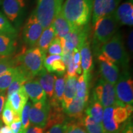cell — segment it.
Wrapping results in <instances>:
<instances>
[{"mask_svg":"<svg viewBox=\"0 0 133 133\" xmlns=\"http://www.w3.org/2000/svg\"><path fill=\"white\" fill-rule=\"evenodd\" d=\"M20 71L19 66H12L0 76V92L5 91Z\"/></svg>","mask_w":133,"mask_h":133,"instance_id":"83f0119b","label":"cell"},{"mask_svg":"<svg viewBox=\"0 0 133 133\" xmlns=\"http://www.w3.org/2000/svg\"><path fill=\"white\" fill-rule=\"evenodd\" d=\"M64 133H88L85 128L83 125L82 120H71L66 121L65 124Z\"/></svg>","mask_w":133,"mask_h":133,"instance_id":"1f68e13d","label":"cell"},{"mask_svg":"<svg viewBox=\"0 0 133 133\" xmlns=\"http://www.w3.org/2000/svg\"><path fill=\"white\" fill-rule=\"evenodd\" d=\"M121 133H133L132 123L130 121V119H129L128 122H127V123H126L124 126Z\"/></svg>","mask_w":133,"mask_h":133,"instance_id":"7bdbcfd3","label":"cell"},{"mask_svg":"<svg viewBox=\"0 0 133 133\" xmlns=\"http://www.w3.org/2000/svg\"><path fill=\"white\" fill-rule=\"evenodd\" d=\"M97 55L100 73L102 77V78L115 85L119 75L118 66L102 53L100 52Z\"/></svg>","mask_w":133,"mask_h":133,"instance_id":"8fae6325","label":"cell"},{"mask_svg":"<svg viewBox=\"0 0 133 133\" xmlns=\"http://www.w3.org/2000/svg\"><path fill=\"white\" fill-rule=\"evenodd\" d=\"M81 57V66L83 71V75L91 79V72L93 68L92 56L91 53L90 43L86 40L79 50Z\"/></svg>","mask_w":133,"mask_h":133,"instance_id":"e0dca14e","label":"cell"},{"mask_svg":"<svg viewBox=\"0 0 133 133\" xmlns=\"http://www.w3.org/2000/svg\"><path fill=\"white\" fill-rule=\"evenodd\" d=\"M114 15L118 24L123 25L132 26L133 25V2L128 0L121 4L115 11Z\"/></svg>","mask_w":133,"mask_h":133,"instance_id":"9a60e30c","label":"cell"},{"mask_svg":"<svg viewBox=\"0 0 133 133\" xmlns=\"http://www.w3.org/2000/svg\"><path fill=\"white\" fill-rule=\"evenodd\" d=\"M128 45L129 51L132 52V31H131L129 35L128 38Z\"/></svg>","mask_w":133,"mask_h":133,"instance_id":"f6af8a7d","label":"cell"},{"mask_svg":"<svg viewBox=\"0 0 133 133\" xmlns=\"http://www.w3.org/2000/svg\"><path fill=\"white\" fill-rule=\"evenodd\" d=\"M66 121L64 123H55L49 126V127L45 128L47 129L45 133H64L65 124Z\"/></svg>","mask_w":133,"mask_h":133,"instance_id":"8d00e7d4","label":"cell"},{"mask_svg":"<svg viewBox=\"0 0 133 133\" xmlns=\"http://www.w3.org/2000/svg\"><path fill=\"white\" fill-rule=\"evenodd\" d=\"M37 80L45 92L46 97L51 100L54 95L56 75L48 72L44 67L37 75Z\"/></svg>","mask_w":133,"mask_h":133,"instance_id":"d6986e66","label":"cell"},{"mask_svg":"<svg viewBox=\"0 0 133 133\" xmlns=\"http://www.w3.org/2000/svg\"><path fill=\"white\" fill-rule=\"evenodd\" d=\"M55 37L56 35H55L54 28L51 25L47 29H44L43 30L36 44L38 45V48H39L42 52L46 54L48 48Z\"/></svg>","mask_w":133,"mask_h":133,"instance_id":"d4e9b609","label":"cell"},{"mask_svg":"<svg viewBox=\"0 0 133 133\" xmlns=\"http://www.w3.org/2000/svg\"><path fill=\"white\" fill-rule=\"evenodd\" d=\"M121 0H93L92 11V24L95 23L103 17L115 12Z\"/></svg>","mask_w":133,"mask_h":133,"instance_id":"4fadbf2b","label":"cell"},{"mask_svg":"<svg viewBox=\"0 0 133 133\" xmlns=\"http://www.w3.org/2000/svg\"><path fill=\"white\" fill-rule=\"evenodd\" d=\"M3 9L10 21L15 22L22 14L25 6L24 0H3Z\"/></svg>","mask_w":133,"mask_h":133,"instance_id":"5bb4252c","label":"cell"},{"mask_svg":"<svg viewBox=\"0 0 133 133\" xmlns=\"http://www.w3.org/2000/svg\"><path fill=\"white\" fill-rule=\"evenodd\" d=\"M78 76H68L66 75L65 82L64 97L62 107L64 110L69 106L76 96V83Z\"/></svg>","mask_w":133,"mask_h":133,"instance_id":"cb8c5ba5","label":"cell"},{"mask_svg":"<svg viewBox=\"0 0 133 133\" xmlns=\"http://www.w3.org/2000/svg\"><path fill=\"white\" fill-rule=\"evenodd\" d=\"M14 38L11 36L0 35V56L5 57L14 53L16 48Z\"/></svg>","mask_w":133,"mask_h":133,"instance_id":"4316f807","label":"cell"},{"mask_svg":"<svg viewBox=\"0 0 133 133\" xmlns=\"http://www.w3.org/2000/svg\"><path fill=\"white\" fill-rule=\"evenodd\" d=\"M44 29L39 22L34 12L26 21L23 29V39L30 46L36 45Z\"/></svg>","mask_w":133,"mask_h":133,"instance_id":"9c48e42d","label":"cell"},{"mask_svg":"<svg viewBox=\"0 0 133 133\" xmlns=\"http://www.w3.org/2000/svg\"><path fill=\"white\" fill-rule=\"evenodd\" d=\"M118 24L114 13L103 17L95 23L93 45L96 54H98L101 47L116 34Z\"/></svg>","mask_w":133,"mask_h":133,"instance_id":"7a4b0ae2","label":"cell"},{"mask_svg":"<svg viewBox=\"0 0 133 133\" xmlns=\"http://www.w3.org/2000/svg\"></svg>","mask_w":133,"mask_h":133,"instance_id":"681fc988","label":"cell"},{"mask_svg":"<svg viewBox=\"0 0 133 133\" xmlns=\"http://www.w3.org/2000/svg\"><path fill=\"white\" fill-rule=\"evenodd\" d=\"M100 52L104 54L118 66H121L123 69H127L128 67L129 56L119 33L115 34L107 43L104 44L100 49Z\"/></svg>","mask_w":133,"mask_h":133,"instance_id":"3957f363","label":"cell"},{"mask_svg":"<svg viewBox=\"0 0 133 133\" xmlns=\"http://www.w3.org/2000/svg\"><path fill=\"white\" fill-rule=\"evenodd\" d=\"M31 103L30 102H27L24 109L22 111L21 115V119L22 122V130L21 133H24L30 126L29 119V112L31 106Z\"/></svg>","mask_w":133,"mask_h":133,"instance_id":"836d02e7","label":"cell"},{"mask_svg":"<svg viewBox=\"0 0 133 133\" xmlns=\"http://www.w3.org/2000/svg\"><path fill=\"white\" fill-rule=\"evenodd\" d=\"M48 52L49 55H62V50L60 43L59 38H56L53 39L49 48L48 49Z\"/></svg>","mask_w":133,"mask_h":133,"instance_id":"e575fe53","label":"cell"},{"mask_svg":"<svg viewBox=\"0 0 133 133\" xmlns=\"http://www.w3.org/2000/svg\"><path fill=\"white\" fill-rule=\"evenodd\" d=\"M0 133H12V132L9 126L5 125L2 126L0 129Z\"/></svg>","mask_w":133,"mask_h":133,"instance_id":"bcb514c9","label":"cell"},{"mask_svg":"<svg viewBox=\"0 0 133 133\" xmlns=\"http://www.w3.org/2000/svg\"><path fill=\"white\" fill-rule=\"evenodd\" d=\"M46 54L38 47L26 50L17 58L20 66L31 79L39 74L43 68V62Z\"/></svg>","mask_w":133,"mask_h":133,"instance_id":"5b68a950","label":"cell"},{"mask_svg":"<svg viewBox=\"0 0 133 133\" xmlns=\"http://www.w3.org/2000/svg\"><path fill=\"white\" fill-rule=\"evenodd\" d=\"M49 110L50 105L48 101L31 105L29 112L30 123L33 126L44 128L47 123Z\"/></svg>","mask_w":133,"mask_h":133,"instance_id":"7c38bea8","label":"cell"},{"mask_svg":"<svg viewBox=\"0 0 133 133\" xmlns=\"http://www.w3.org/2000/svg\"><path fill=\"white\" fill-rule=\"evenodd\" d=\"M25 92L33 104L47 101V97L37 79H30L23 86Z\"/></svg>","mask_w":133,"mask_h":133,"instance_id":"2e32d148","label":"cell"},{"mask_svg":"<svg viewBox=\"0 0 133 133\" xmlns=\"http://www.w3.org/2000/svg\"><path fill=\"white\" fill-rule=\"evenodd\" d=\"M90 79L83 75L78 77L76 83V96L88 102Z\"/></svg>","mask_w":133,"mask_h":133,"instance_id":"484cf974","label":"cell"},{"mask_svg":"<svg viewBox=\"0 0 133 133\" xmlns=\"http://www.w3.org/2000/svg\"><path fill=\"white\" fill-rule=\"evenodd\" d=\"M116 101L118 105L125 106L133 104V81L127 69H123L114 85Z\"/></svg>","mask_w":133,"mask_h":133,"instance_id":"52a82bcc","label":"cell"},{"mask_svg":"<svg viewBox=\"0 0 133 133\" xmlns=\"http://www.w3.org/2000/svg\"><path fill=\"white\" fill-rule=\"evenodd\" d=\"M81 120L88 133H105L102 124L96 123L87 115L83 116Z\"/></svg>","mask_w":133,"mask_h":133,"instance_id":"f546056e","label":"cell"},{"mask_svg":"<svg viewBox=\"0 0 133 133\" xmlns=\"http://www.w3.org/2000/svg\"><path fill=\"white\" fill-rule=\"evenodd\" d=\"M64 0H38L35 14L45 29L51 26L56 15L61 11Z\"/></svg>","mask_w":133,"mask_h":133,"instance_id":"8992f818","label":"cell"},{"mask_svg":"<svg viewBox=\"0 0 133 133\" xmlns=\"http://www.w3.org/2000/svg\"><path fill=\"white\" fill-rule=\"evenodd\" d=\"M12 133H21L22 130V122L21 118H17L9 125Z\"/></svg>","mask_w":133,"mask_h":133,"instance_id":"f35d334b","label":"cell"},{"mask_svg":"<svg viewBox=\"0 0 133 133\" xmlns=\"http://www.w3.org/2000/svg\"><path fill=\"white\" fill-rule=\"evenodd\" d=\"M2 4V0H0V5Z\"/></svg>","mask_w":133,"mask_h":133,"instance_id":"c3c4849f","label":"cell"},{"mask_svg":"<svg viewBox=\"0 0 133 133\" xmlns=\"http://www.w3.org/2000/svg\"><path fill=\"white\" fill-rule=\"evenodd\" d=\"M93 99L104 108L118 105L114 85L101 78L93 91Z\"/></svg>","mask_w":133,"mask_h":133,"instance_id":"ba28073f","label":"cell"},{"mask_svg":"<svg viewBox=\"0 0 133 133\" xmlns=\"http://www.w3.org/2000/svg\"><path fill=\"white\" fill-rule=\"evenodd\" d=\"M17 31L10 23L6 16L0 12V35H4L15 37Z\"/></svg>","mask_w":133,"mask_h":133,"instance_id":"4dcf8cb0","label":"cell"},{"mask_svg":"<svg viewBox=\"0 0 133 133\" xmlns=\"http://www.w3.org/2000/svg\"><path fill=\"white\" fill-rule=\"evenodd\" d=\"M44 69L49 73H56L62 76L65 72V66L62 60V56L49 55L46 56L43 62Z\"/></svg>","mask_w":133,"mask_h":133,"instance_id":"ffe728a7","label":"cell"},{"mask_svg":"<svg viewBox=\"0 0 133 133\" xmlns=\"http://www.w3.org/2000/svg\"><path fill=\"white\" fill-rule=\"evenodd\" d=\"M88 26L75 28L65 38V46L62 48V53H66L69 51H73L75 48L80 50L84 43L88 40Z\"/></svg>","mask_w":133,"mask_h":133,"instance_id":"30bf717a","label":"cell"},{"mask_svg":"<svg viewBox=\"0 0 133 133\" xmlns=\"http://www.w3.org/2000/svg\"><path fill=\"white\" fill-rule=\"evenodd\" d=\"M73 57H74V53H73V51H69V52L66 53V54L62 55V60L63 62H64L65 66V67L70 64V63L72 62Z\"/></svg>","mask_w":133,"mask_h":133,"instance_id":"ab89813d","label":"cell"},{"mask_svg":"<svg viewBox=\"0 0 133 133\" xmlns=\"http://www.w3.org/2000/svg\"><path fill=\"white\" fill-rule=\"evenodd\" d=\"M24 133H44V128L37 126H30Z\"/></svg>","mask_w":133,"mask_h":133,"instance_id":"60d3db41","label":"cell"},{"mask_svg":"<svg viewBox=\"0 0 133 133\" xmlns=\"http://www.w3.org/2000/svg\"><path fill=\"white\" fill-rule=\"evenodd\" d=\"M85 113L86 115L92 118L96 123L102 124L104 107L97 101L92 99L90 105L86 109Z\"/></svg>","mask_w":133,"mask_h":133,"instance_id":"f1b7e54d","label":"cell"},{"mask_svg":"<svg viewBox=\"0 0 133 133\" xmlns=\"http://www.w3.org/2000/svg\"><path fill=\"white\" fill-rule=\"evenodd\" d=\"M17 118H21V116L15 114L14 110L9 105V103L6 101L3 109L2 115H1L3 122L6 125L9 126L10 124L12 123L13 121Z\"/></svg>","mask_w":133,"mask_h":133,"instance_id":"d6a6232c","label":"cell"},{"mask_svg":"<svg viewBox=\"0 0 133 133\" xmlns=\"http://www.w3.org/2000/svg\"><path fill=\"white\" fill-rule=\"evenodd\" d=\"M52 25L54 28L56 38H58L65 37L70 32H71L75 29L69 22L65 19L61 13V11L56 15L54 21L52 22Z\"/></svg>","mask_w":133,"mask_h":133,"instance_id":"44dd1931","label":"cell"},{"mask_svg":"<svg viewBox=\"0 0 133 133\" xmlns=\"http://www.w3.org/2000/svg\"><path fill=\"white\" fill-rule=\"evenodd\" d=\"M2 123H1V118H0V129H1V128H2Z\"/></svg>","mask_w":133,"mask_h":133,"instance_id":"7dc6e473","label":"cell"},{"mask_svg":"<svg viewBox=\"0 0 133 133\" xmlns=\"http://www.w3.org/2000/svg\"><path fill=\"white\" fill-rule=\"evenodd\" d=\"M93 0H65L61 13L74 28L88 25L92 11Z\"/></svg>","mask_w":133,"mask_h":133,"instance_id":"6da1fadb","label":"cell"},{"mask_svg":"<svg viewBox=\"0 0 133 133\" xmlns=\"http://www.w3.org/2000/svg\"><path fill=\"white\" fill-rule=\"evenodd\" d=\"M66 75L64 76H56L54 83V95L51 100H49V105L54 107H62V103L64 97L65 82Z\"/></svg>","mask_w":133,"mask_h":133,"instance_id":"603a6c76","label":"cell"},{"mask_svg":"<svg viewBox=\"0 0 133 133\" xmlns=\"http://www.w3.org/2000/svg\"><path fill=\"white\" fill-rule=\"evenodd\" d=\"M29 97L23 87L7 97V102L14 110L15 114L21 116L22 111L28 102Z\"/></svg>","mask_w":133,"mask_h":133,"instance_id":"ac0fdd59","label":"cell"},{"mask_svg":"<svg viewBox=\"0 0 133 133\" xmlns=\"http://www.w3.org/2000/svg\"><path fill=\"white\" fill-rule=\"evenodd\" d=\"M65 68H66V75L68 76H78L75 69L74 61L70 63Z\"/></svg>","mask_w":133,"mask_h":133,"instance_id":"b9f144b4","label":"cell"},{"mask_svg":"<svg viewBox=\"0 0 133 133\" xmlns=\"http://www.w3.org/2000/svg\"><path fill=\"white\" fill-rule=\"evenodd\" d=\"M73 53H74V57H73V61H74L75 69L76 74L80 75L82 72V69L81 66V57L80 53L78 49H75L73 50Z\"/></svg>","mask_w":133,"mask_h":133,"instance_id":"d590c367","label":"cell"},{"mask_svg":"<svg viewBox=\"0 0 133 133\" xmlns=\"http://www.w3.org/2000/svg\"><path fill=\"white\" fill-rule=\"evenodd\" d=\"M6 94L5 91L0 92V117H1V113H2L3 109L4 108L5 102H6Z\"/></svg>","mask_w":133,"mask_h":133,"instance_id":"ee69618b","label":"cell"},{"mask_svg":"<svg viewBox=\"0 0 133 133\" xmlns=\"http://www.w3.org/2000/svg\"><path fill=\"white\" fill-rule=\"evenodd\" d=\"M129 118L125 106L115 105L104 108L102 124L105 133H120Z\"/></svg>","mask_w":133,"mask_h":133,"instance_id":"277c9868","label":"cell"},{"mask_svg":"<svg viewBox=\"0 0 133 133\" xmlns=\"http://www.w3.org/2000/svg\"><path fill=\"white\" fill-rule=\"evenodd\" d=\"M86 105L87 102L75 96L69 106L64 109V112L70 118L75 120L81 119Z\"/></svg>","mask_w":133,"mask_h":133,"instance_id":"7402d4cb","label":"cell"},{"mask_svg":"<svg viewBox=\"0 0 133 133\" xmlns=\"http://www.w3.org/2000/svg\"><path fill=\"white\" fill-rule=\"evenodd\" d=\"M14 61L6 58L0 59V76L6 72L11 67L14 66Z\"/></svg>","mask_w":133,"mask_h":133,"instance_id":"74e56055","label":"cell"}]
</instances>
